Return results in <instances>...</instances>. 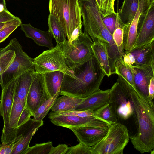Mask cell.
I'll return each instance as SVG.
<instances>
[{
  "instance_id": "obj_1",
  "label": "cell",
  "mask_w": 154,
  "mask_h": 154,
  "mask_svg": "<svg viewBox=\"0 0 154 154\" xmlns=\"http://www.w3.org/2000/svg\"><path fill=\"white\" fill-rule=\"evenodd\" d=\"M73 77L64 74L60 95L84 98L99 89L106 74L95 57L72 69Z\"/></svg>"
},
{
  "instance_id": "obj_2",
  "label": "cell",
  "mask_w": 154,
  "mask_h": 154,
  "mask_svg": "<svg viewBox=\"0 0 154 154\" xmlns=\"http://www.w3.org/2000/svg\"><path fill=\"white\" fill-rule=\"evenodd\" d=\"M131 94L137 131L129 139L134 148L140 153L150 152L154 148L153 102L146 100L134 88Z\"/></svg>"
},
{
  "instance_id": "obj_3",
  "label": "cell",
  "mask_w": 154,
  "mask_h": 154,
  "mask_svg": "<svg viewBox=\"0 0 154 154\" xmlns=\"http://www.w3.org/2000/svg\"><path fill=\"white\" fill-rule=\"evenodd\" d=\"M50 14L57 19L69 41L73 30L82 23L79 0H49Z\"/></svg>"
},
{
  "instance_id": "obj_4",
  "label": "cell",
  "mask_w": 154,
  "mask_h": 154,
  "mask_svg": "<svg viewBox=\"0 0 154 154\" xmlns=\"http://www.w3.org/2000/svg\"><path fill=\"white\" fill-rule=\"evenodd\" d=\"M93 43L89 35L82 30L77 38L71 42L66 40L60 44L68 67L72 70L92 58L94 56L92 48Z\"/></svg>"
},
{
  "instance_id": "obj_5",
  "label": "cell",
  "mask_w": 154,
  "mask_h": 154,
  "mask_svg": "<svg viewBox=\"0 0 154 154\" xmlns=\"http://www.w3.org/2000/svg\"><path fill=\"white\" fill-rule=\"evenodd\" d=\"M105 137L90 147L91 154H122L129 140L127 127L120 122L110 125Z\"/></svg>"
},
{
  "instance_id": "obj_6",
  "label": "cell",
  "mask_w": 154,
  "mask_h": 154,
  "mask_svg": "<svg viewBox=\"0 0 154 154\" xmlns=\"http://www.w3.org/2000/svg\"><path fill=\"white\" fill-rule=\"evenodd\" d=\"M133 88L122 76L110 89L109 103L114 109L118 119L127 120L132 116L133 106L131 92Z\"/></svg>"
},
{
  "instance_id": "obj_7",
  "label": "cell",
  "mask_w": 154,
  "mask_h": 154,
  "mask_svg": "<svg viewBox=\"0 0 154 154\" xmlns=\"http://www.w3.org/2000/svg\"><path fill=\"white\" fill-rule=\"evenodd\" d=\"M33 59L37 73L43 74L59 71L73 77L72 70L66 65L62 48L57 43L55 47L44 51Z\"/></svg>"
},
{
  "instance_id": "obj_8",
  "label": "cell",
  "mask_w": 154,
  "mask_h": 154,
  "mask_svg": "<svg viewBox=\"0 0 154 154\" xmlns=\"http://www.w3.org/2000/svg\"><path fill=\"white\" fill-rule=\"evenodd\" d=\"M9 43L11 49L15 51L16 56L9 68L0 76L2 89L12 80L21 74L30 70L35 69L33 59L23 51L17 39L14 38L10 40Z\"/></svg>"
},
{
  "instance_id": "obj_9",
  "label": "cell",
  "mask_w": 154,
  "mask_h": 154,
  "mask_svg": "<svg viewBox=\"0 0 154 154\" xmlns=\"http://www.w3.org/2000/svg\"><path fill=\"white\" fill-rule=\"evenodd\" d=\"M153 40L154 3L142 12L139 17L137 28L136 41L131 49L139 47Z\"/></svg>"
},
{
  "instance_id": "obj_10",
  "label": "cell",
  "mask_w": 154,
  "mask_h": 154,
  "mask_svg": "<svg viewBox=\"0 0 154 154\" xmlns=\"http://www.w3.org/2000/svg\"><path fill=\"white\" fill-rule=\"evenodd\" d=\"M48 118L54 124L65 128L68 126L91 127L99 128H108L106 123L93 116L86 117L63 115L51 112Z\"/></svg>"
},
{
  "instance_id": "obj_11",
  "label": "cell",
  "mask_w": 154,
  "mask_h": 154,
  "mask_svg": "<svg viewBox=\"0 0 154 154\" xmlns=\"http://www.w3.org/2000/svg\"><path fill=\"white\" fill-rule=\"evenodd\" d=\"M26 107L15 94L14 100L7 122L4 125L1 136L2 143L9 144L18 140L17 137L20 115Z\"/></svg>"
},
{
  "instance_id": "obj_12",
  "label": "cell",
  "mask_w": 154,
  "mask_h": 154,
  "mask_svg": "<svg viewBox=\"0 0 154 154\" xmlns=\"http://www.w3.org/2000/svg\"><path fill=\"white\" fill-rule=\"evenodd\" d=\"M49 98L43 74L36 72L27 96L26 107L30 110L33 116L41 105Z\"/></svg>"
},
{
  "instance_id": "obj_13",
  "label": "cell",
  "mask_w": 154,
  "mask_h": 154,
  "mask_svg": "<svg viewBox=\"0 0 154 154\" xmlns=\"http://www.w3.org/2000/svg\"><path fill=\"white\" fill-rule=\"evenodd\" d=\"M43 125V122L30 118L26 122L17 128V137L18 143L12 154H25L29 147L33 136L39 128Z\"/></svg>"
},
{
  "instance_id": "obj_14",
  "label": "cell",
  "mask_w": 154,
  "mask_h": 154,
  "mask_svg": "<svg viewBox=\"0 0 154 154\" xmlns=\"http://www.w3.org/2000/svg\"><path fill=\"white\" fill-rule=\"evenodd\" d=\"M133 75L134 90L147 101L148 88L151 79L154 77V67L149 66L128 65Z\"/></svg>"
},
{
  "instance_id": "obj_15",
  "label": "cell",
  "mask_w": 154,
  "mask_h": 154,
  "mask_svg": "<svg viewBox=\"0 0 154 154\" xmlns=\"http://www.w3.org/2000/svg\"><path fill=\"white\" fill-rule=\"evenodd\" d=\"M154 3V0H140L138 9L131 24L123 26V46L125 51H128L134 45L137 39V28L139 17L142 12Z\"/></svg>"
},
{
  "instance_id": "obj_16",
  "label": "cell",
  "mask_w": 154,
  "mask_h": 154,
  "mask_svg": "<svg viewBox=\"0 0 154 154\" xmlns=\"http://www.w3.org/2000/svg\"><path fill=\"white\" fill-rule=\"evenodd\" d=\"M66 128L72 131L79 143L91 147L97 144L105 137L109 127L68 126Z\"/></svg>"
},
{
  "instance_id": "obj_17",
  "label": "cell",
  "mask_w": 154,
  "mask_h": 154,
  "mask_svg": "<svg viewBox=\"0 0 154 154\" xmlns=\"http://www.w3.org/2000/svg\"><path fill=\"white\" fill-rule=\"evenodd\" d=\"M110 89H98L84 98L75 108L74 110L84 111L91 109L94 111L109 102Z\"/></svg>"
},
{
  "instance_id": "obj_18",
  "label": "cell",
  "mask_w": 154,
  "mask_h": 154,
  "mask_svg": "<svg viewBox=\"0 0 154 154\" xmlns=\"http://www.w3.org/2000/svg\"><path fill=\"white\" fill-rule=\"evenodd\" d=\"M17 78L12 80L2 89L0 110L4 125L8 122L13 104Z\"/></svg>"
},
{
  "instance_id": "obj_19",
  "label": "cell",
  "mask_w": 154,
  "mask_h": 154,
  "mask_svg": "<svg viewBox=\"0 0 154 154\" xmlns=\"http://www.w3.org/2000/svg\"><path fill=\"white\" fill-rule=\"evenodd\" d=\"M20 29L24 33L25 36L32 39L39 46H44L49 49L54 47L52 42L53 37L51 32L43 31L32 26L30 23H22Z\"/></svg>"
},
{
  "instance_id": "obj_20",
  "label": "cell",
  "mask_w": 154,
  "mask_h": 154,
  "mask_svg": "<svg viewBox=\"0 0 154 154\" xmlns=\"http://www.w3.org/2000/svg\"><path fill=\"white\" fill-rule=\"evenodd\" d=\"M154 40L137 48L128 51L134 56V65L149 66L154 67Z\"/></svg>"
},
{
  "instance_id": "obj_21",
  "label": "cell",
  "mask_w": 154,
  "mask_h": 154,
  "mask_svg": "<svg viewBox=\"0 0 154 154\" xmlns=\"http://www.w3.org/2000/svg\"><path fill=\"white\" fill-rule=\"evenodd\" d=\"M35 74V70L32 69L17 78L15 94L25 107L27 96Z\"/></svg>"
},
{
  "instance_id": "obj_22",
  "label": "cell",
  "mask_w": 154,
  "mask_h": 154,
  "mask_svg": "<svg viewBox=\"0 0 154 154\" xmlns=\"http://www.w3.org/2000/svg\"><path fill=\"white\" fill-rule=\"evenodd\" d=\"M140 0H124L117 13L119 21L122 26L130 24L138 9Z\"/></svg>"
},
{
  "instance_id": "obj_23",
  "label": "cell",
  "mask_w": 154,
  "mask_h": 154,
  "mask_svg": "<svg viewBox=\"0 0 154 154\" xmlns=\"http://www.w3.org/2000/svg\"><path fill=\"white\" fill-rule=\"evenodd\" d=\"M42 74L45 89L49 98L53 97L57 93L60 92L64 73L57 71Z\"/></svg>"
},
{
  "instance_id": "obj_24",
  "label": "cell",
  "mask_w": 154,
  "mask_h": 154,
  "mask_svg": "<svg viewBox=\"0 0 154 154\" xmlns=\"http://www.w3.org/2000/svg\"><path fill=\"white\" fill-rule=\"evenodd\" d=\"M94 56L106 74L109 77L112 75L110 67L106 46L98 42H94L92 46Z\"/></svg>"
},
{
  "instance_id": "obj_25",
  "label": "cell",
  "mask_w": 154,
  "mask_h": 154,
  "mask_svg": "<svg viewBox=\"0 0 154 154\" xmlns=\"http://www.w3.org/2000/svg\"><path fill=\"white\" fill-rule=\"evenodd\" d=\"M57 97L51 109L53 112H67L74 110L76 106L84 98H80L66 95Z\"/></svg>"
},
{
  "instance_id": "obj_26",
  "label": "cell",
  "mask_w": 154,
  "mask_h": 154,
  "mask_svg": "<svg viewBox=\"0 0 154 154\" xmlns=\"http://www.w3.org/2000/svg\"><path fill=\"white\" fill-rule=\"evenodd\" d=\"M95 117L109 125L117 122L118 118L116 112L109 103L94 111Z\"/></svg>"
},
{
  "instance_id": "obj_27",
  "label": "cell",
  "mask_w": 154,
  "mask_h": 154,
  "mask_svg": "<svg viewBox=\"0 0 154 154\" xmlns=\"http://www.w3.org/2000/svg\"><path fill=\"white\" fill-rule=\"evenodd\" d=\"M48 31L52 34L57 43L60 44L66 40V35L62 27L57 19L49 14L48 18Z\"/></svg>"
},
{
  "instance_id": "obj_28",
  "label": "cell",
  "mask_w": 154,
  "mask_h": 154,
  "mask_svg": "<svg viewBox=\"0 0 154 154\" xmlns=\"http://www.w3.org/2000/svg\"><path fill=\"white\" fill-rule=\"evenodd\" d=\"M15 56V51L11 49L9 43L4 48H0V76L9 68Z\"/></svg>"
},
{
  "instance_id": "obj_29",
  "label": "cell",
  "mask_w": 154,
  "mask_h": 154,
  "mask_svg": "<svg viewBox=\"0 0 154 154\" xmlns=\"http://www.w3.org/2000/svg\"><path fill=\"white\" fill-rule=\"evenodd\" d=\"M115 74L122 76L135 89L131 70L129 66L124 62L122 58L118 60L115 63Z\"/></svg>"
},
{
  "instance_id": "obj_30",
  "label": "cell",
  "mask_w": 154,
  "mask_h": 154,
  "mask_svg": "<svg viewBox=\"0 0 154 154\" xmlns=\"http://www.w3.org/2000/svg\"><path fill=\"white\" fill-rule=\"evenodd\" d=\"M60 93V92H58L53 97L46 100L34 113L33 119L36 121L42 120L51 109Z\"/></svg>"
},
{
  "instance_id": "obj_31",
  "label": "cell",
  "mask_w": 154,
  "mask_h": 154,
  "mask_svg": "<svg viewBox=\"0 0 154 154\" xmlns=\"http://www.w3.org/2000/svg\"><path fill=\"white\" fill-rule=\"evenodd\" d=\"M123 26L119 21L117 14L115 28L112 36L113 39L118 48L120 57L122 58L125 53L123 46Z\"/></svg>"
},
{
  "instance_id": "obj_32",
  "label": "cell",
  "mask_w": 154,
  "mask_h": 154,
  "mask_svg": "<svg viewBox=\"0 0 154 154\" xmlns=\"http://www.w3.org/2000/svg\"><path fill=\"white\" fill-rule=\"evenodd\" d=\"M22 23L21 20L17 17L8 21L7 24L0 30V43L8 38Z\"/></svg>"
},
{
  "instance_id": "obj_33",
  "label": "cell",
  "mask_w": 154,
  "mask_h": 154,
  "mask_svg": "<svg viewBox=\"0 0 154 154\" xmlns=\"http://www.w3.org/2000/svg\"><path fill=\"white\" fill-rule=\"evenodd\" d=\"M102 18L116 14L114 8L115 0H94Z\"/></svg>"
},
{
  "instance_id": "obj_34",
  "label": "cell",
  "mask_w": 154,
  "mask_h": 154,
  "mask_svg": "<svg viewBox=\"0 0 154 154\" xmlns=\"http://www.w3.org/2000/svg\"><path fill=\"white\" fill-rule=\"evenodd\" d=\"M53 146L51 141L36 144L32 146L29 147L25 154H49Z\"/></svg>"
},
{
  "instance_id": "obj_35",
  "label": "cell",
  "mask_w": 154,
  "mask_h": 154,
  "mask_svg": "<svg viewBox=\"0 0 154 154\" xmlns=\"http://www.w3.org/2000/svg\"><path fill=\"white\" fill-rule=\"evenodd\" d=\"M66 154H91L90 147L79 143L77 145L69 147Z\"/></svg>"
},
{
  "instance_id": "obj_36",
  "label": "cell",
  "mask_w": 154,
  "mask_h": 154,
  "mask_svg": "<svg viewBox=\"0 0 154 154\" xmlns=\"http://www.w3.org/2000/svg\"><path fill=\"white\" fill-rule=\"evenodd\" d=\"M117 17V13H116L112 14L104 17H102L105 26L112 35L115 29Z\"/></svg>"
},
{
  "instance_id": "obj_37",
  "label": "cell",
  "mask_w": 154,
  "mask_h": 154,
  "mask_svg": "<svg viewBox=\"0 0 154 154\" xmlns=\"http://www.w3.org/2000/svg\"><path fill=\"white\" fill-rule=\"evenodd\" d=\"M56 113L58 114L63 115L74 116L82 117L88 116L95 117L94 111L91 109L84 111L73 110L67 112H56Z\"/></svg>"
},
{
  "instance_id": "obj_38",
  "label": "cell",
  "mask_w": 154,
  "mask_h": 154,
  "mask_svg": "<svg viewBox=\"0 0 154 154\" xmlns=\"http://www.w3.org/2000/svg\"><path fill=\"white\" fill-rule=\"evenodd\" d=\"M31 116H32L31 112L25 107L20 115L18 122V127L26 122Z\"/></svg>"
},
{
  "instance_id": "obj_39",
  "label": "cell",
  "mask_w": 154,
  "mask_h": 154,
  "mask_svg": "<svg viewBox=\"0 0 154 154\" xmlns=\"http://www.w3.org/2000/svg\"><path fill=\"white\" fill-rule=\"evenodd\" d=\"M17 141L9 144L0 143V154H12L17 145Z\"/></svg>"
},
{
  "instance_id": "obj_40",
  "label": "cell",
  "mask_w": 154,
  "mask_h": 154,
  "mask_svg": "<svg viewBox=\"0 0 154 154\" xmlns=\"http://www.w3.org/2000/svg\"><path fill=\"white\" fill-rule=\"evenodd\" d=\"M69 148L65 144H59L57 146L52 148L49 154H66Z\"/></svg>"
},
{
  "instance_id": "obj_41",
  "label": "cell",
  "mask_w": 154,
  "mask_h": 154,
  "mask_svg": "<svg viewBox=\"0 0 154 154\" xmlns=\"http://www.w3.org/2000/svg\"><path fill=\"white\" fill-rule=\"evenodd\" d=\"M15 17V16L11 13L6 8L0 13V23L11 21Z\"/></svg>"
},
{
  "instance_id": "obj_42",
  "label": "cell",
  "mask_w": 154,
  "mask_h": 154,
  "mask_svg": "<svg viewBox=\"0 0 154 154\" xmlns=\"http://www.w3.org/2000/svg\"><path fill=\"white\" fill-rule=\"evenodd\" d=\"M122 58L124 62L127 65L131 66L134 64L135 59L131 52L125 51Z\"/></svg>"
},
{
  "instance_id": "obj_43",
  "label": "cell",
  "mask_w": 154,
  "mask_h": 154,
  "mask_svg": "<svg viewBox=\"0 0 154 154\" xmlns=\"http://www.w3.org/2000/svg\"><path fill=\"white\" fill-rule=\"evenodd\" d=\"M154 94V77L150 79L148 88V97L149 100L153 102Z\"/></svg>"
},
{
  "instance_id": "obj_44",
  "label": "cell",
  "mask_w": 154,
  "mask_h": 154,
  "mask_svg": "<svg viewBox=\"0 0 154 154\" xmlns=\"http://www.w3.org/2000/svg\"><path fill=\"white\" fill-rule=\"evenodd\" d=\"M82 23L79 24L78 26L73 30L72 34L70 39L69 41H68L69 42H71L72 41L77 38L80 32L82 31Z\"/></svg>"
},
{
  "instance_id": "obj_45",
  "label": "cell",
  "mask_w": 154,
  "mask_h": 154,
  "mask_svg": "<svg viewBox=\"0 0 154 154\" xmlns=\"http://www.w3.org/2000/svg\"><path fill=\"white\" fill-rule=\"evenodd\" d=\"M5 0H0V13L6 9Z\"/></svg>"
},
{
  "instance_id": "obj_46",
  "label": "cell",
  "mask_w": 154,
  "mask_h": 154,
  "mask_svg": "<svg viewBox=\"0 0 154 154\" xmlns=\"http://www.w3.org/2000/svg\"><path fill=\"white\" fill-rule=\"evenodd\" d=\"M8 22L0 23V30L3 28L7 24Z\"/></svg>"
},
{
  "instance_id": "obj_47",
  "label": "cell",
  "mask_w": 154,
  "mask_h": 154,
  "mask_svg": "<svg viewBox=\"0 0 154 154\" xmlns=\"http://www.w3.org/2000/svg\"><path fill=\"white\" fill-rule=\"evenodd\" d=\"M1 116V112H0V117Z\"/></svg>"
}]
</instances>
